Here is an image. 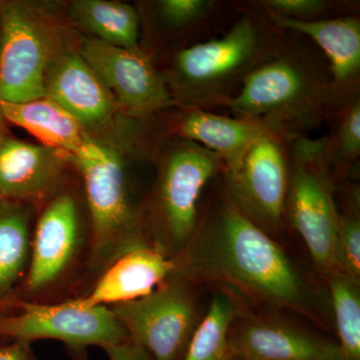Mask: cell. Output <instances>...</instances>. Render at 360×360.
I'll use <instances>...</instances> for the list:
<instances>
[{
    "label": "cell",
    "mask_w": 360,
    "mask_h": 360,
    "mask_svg": "<svg viewBox=\"0 0 360 360\" xmlns=\"http://www.w3.org/2000/svg\"><path fill=\"white\" fill-rule=\"evenodd\" d=\"M172 259L169 279L219 281L259 302L316 319L309 288L285 251L229 195Z\"/></svg>",
    "instance_id": "6da1fadb"
},
{
    "label": "cell",
    "mask_w": 360,
    "mask_h": 360,
    "mask_svg": "<svg viewBox=\"0 0 360 360\" xmlns=\"http://www.w3.org/2000/svg\"><path fill=\"white\" fill-rule=\"evenodd\" d=\"M220 108L234 117L260 120L286 141L336 117L345 106L328 66L311 49L285 37L276 56L250 72Z\"/></svg>",
    "instance_id": "7a4b0ae2"
},
{
    "label": "cell",
    "mask_w": 360,
    "mask_h": 360,
    "mask_svg": "<svg viewBox=\"0 0 360 360\" xmlns=\"http://www.w3.org/2000/svg\"><path fill=\"white\" fill-rule=\"evenodd\" d=\"M284 39L264 7L252 4L220 39L177 51L168 87L180 106L220 108L250 72L276 56Z\"/></svg>",
    "instance_id": "3957f363"
},
{
    "label": "cell",
    "mask_w": 360,
    "mask_h": 360,
    "mask_svg": "<svg viewBox=\"0 0 360 360\" xmlns=\"http://www.w3.org/2000/svg\"><path fill=\"white\" fill-rule=\"evenodd\" d=\"M70 161L84 177L91 219L87 266L99 276L125 253L153 245L130 198L120 153L87 136Z\"/></svg>",
    "instance_id": "277c9868"
},
{
    "label": "cell",
    "mask_w": 360,
    "mask_h": 360,
    "mask_svg": "<svg viewBox=\"0 0 360 360\" xmlns=\"http://www.w3.org/2000/svg\"><path fill=\"white\" fill-rule=\"evenodd\" d=\"M328 136L286 139L288 176L286 217L309 248L315 266L326 276L338 271L336 238L340 213L326 148Z\"/></svg>",
    "instance_id": "5b68a950"
},
{
    "label": "cell",
    "mask_w": 360,
    "mask_h": 360,
    "mask_svg": "<svg viewBox=\"0 0 360 360\" xmlns=\"http://www.w3.org/2000/svg\"><path fill=\"white\" fill-rule=\"evenodd\" d=\"M177 141L161 163L155 196L153 245L168 258L176 257L191 243L200 224L201 193L224 169L212 151L196 142Z\"/></svg>",
    "instance_id": "8992f818"
},
{
    "label": "cell",
    "mask_w": 360,
    "mask_h": 360,
    "mask_svg": "<svg viewBox=\"0 0 360 360\" xmlns=\"http://www.w3.org/2000/svg\"><path fill=\"white\" fill-rule=\"evenodd\" d=\"M58 46L53 26L32 6L0 4V101L26 103L45 96V75Z\"/></svg>",
    "instance_id": "52a82bcc"
},
{
    "label": "cell",
    "mask_w": 360,
    "mask_h": 360,
    "mask_svg": "<svg viewBox=\"0 0 360 360\" xmlns=\"http://www.w3.org/2000/svg\"><path fill=\"white\" fill-rule=\"evenodd\" d=\"M18 312H0V338L13 340H56L75 354L89 347L106 348L127 342V331L108 307H86L79 297L46 304L16 300Z\"/></svg>",
    "instance_id": "ba28073f"
},
{
    "label": "cell",
    "mask_w": 360,
    "mask_h": 360,
    "mask_svg": "<svg viewBox=\"0 0 360 360\" xmlns=\"http://www.w3.org/2000/svg\"><path fill=\"white\" fill-rule=\"evenodd\" d=\"M108 307L129 342L151 360H181L196 328L193 296L179 279H168L148 295Z\"/></svg>",
    "instance_id": "9c48e42d"
},
{
    "label": "cell",
    "mask_w": 360,
    "mask_h": 360,
    "mask_svg": "<svg viewBox=\"0 0 360 360\" xmlns=\"http://www.w3.org/2000/svg\"><path fill=\"white\" fill-rule=\"evenodd\" d=\"M222 174L227 195L248 219L267 233L281 231L290 176L285 141L276 134L258 139Z\"/></svg>",
    "instance_id": "30bf717a"
},
{
    "label": "cell",
    "mask_w": 360,
    "mask_h": 360,
    "mask_svg": "<svg viewBox=\"0 0 360 360\" xmlns=\"http://www.w3.org/2000/svg\"><path fill=\"white\" fill-rule=\"evenodd\" d=\"M79 54L127 115L148 117L180 106L165 77L142 49L129 51L94 37L84 40Z\"/></svg>",
    "instance_id": "8fae6325"
},
{
    "label": "cell",
    "mask_w": 360,
    "mask_h": 360,
    "mask_svg": "<svg viewBox=\"0 0 360 360\" xmlns=\"http://www.w3.org/2000/svg\"><path fill=\"white\" fill-rule=\"evenodd\" d=\"M79 243L77 202L70 194H58L35 226L23 281L26 292L35 295L58 283L75 262Z\"/></svg>",
    "instance_id": "7c38bea8"
},
{
    "label": "cell",
    "mask_w": 360,
    "mask_h": 360,
    "mask_svg": "<svg viewBox=\"0 0 360 360\" xmlns=\"http://www.w3.org/2000/svg\"><path fill=\"white\" fill-rule=\"evenodd\" d=\"M70 155L44 144L0 134V196L23 205L58 195Z\"/></svg>",
    "instance_id": "4fadbf2b"
},
{
    "label": "cell",
    "mask_w": 360,
    "mask_h": 360,
    "mask_svg": "<svg viewBox=\"0 0 360 360\" xmlns=\"http://www.w3.org/2000/svg\"><path fill=\"white\" fill-rule=\"evenodd\" d=\"M236 319L229 336L233 360H341L338 342L307 329L274 319Z\"/></svg>",
    "instance_id": "5bb4252c"
},
{
    "label": "cell",
    "mask_w": 360,
    "mask_h": 360,
    "mask_svg": "<svg viewBox=\"0 0 360 360\" xmlns=\"http://www.w3.org/2000/svg\"><path fill=\"white\" fill-rule=\"evenodd\" d=\"M45 96L70 113L85 131L106 125L120 108L79 52L63 51L52 59L45 75Z\"/></svg>",
    "instance_id": "9a60e30c"
},
{
    "label": "cell",
    "mask_w": 360,
    "mask_h": 360,
    "mask_svg": "<svg viewBox=\"0 0 360 360\" xmlns=\"http://www.w3.org/2000/svg\"><path fill=\"white\" fill-rule=\"evenodd\" d=\"M266 13L279 30L309 37L326 54L333 89L343 106L359 96L356 91L360 75L359 18L345 15L317 20H297Z\"/></svg>",
    "instance_id": "2e32d148"
},
{
    "label": "cell",
    "mask_w": 360,
    "mask_h": 360,
    "mask_svg": "<svg viewBox=\"0 0 360 360\" xmlns=\"http://www.w3.org/2000/svg\"><path fill=\"white\" fill-rule=\"evenodd\" d=\"M172 258L155 246H142L118 257L99 274L89 295L79 300L86 307H110L148 295L167 283L174 272Z\"/></svg>",
    "instance_id": "e0dca14e"
},
{
    "label": "cell",
    "mask_w": 360,
    "mask_h": 360,
    "mask_svg": "<svg viewBox=\"0 0 360 360\" xmlns=\"http://www.w3.org/2000/svg\"><path fill=\"white\" fill-rule=\"evenodd\" d=\"M184 108L175 122V134L214 153L224 168L236 163L258 139L274 134L260 120L229 117L201 108Z\"/></svg>",
    "instance_id": "ac0fdd59"
},
{
    "label": "cell",
    "mask_w": 360,
    "mask_h": 360,
    "mask_svg": "<svg viewBox=\"0 0 360 360\" xmlns=\"http://www.w3.org/2000/svg\"><path fill=\"white\" fill-rule=\"evenodd\" d=\"M6 122L25 129L44 146L73 155L89 136L77 120L47 96L26 103L0 101Z\"/></svg>",
    "instance_id": "d6986e66"
},
{
    "label": "cell",
    "mask_w": 360,
    "mask_h": 360,
    "mask_svg": "<svg viewBox=\"0 0 360 360\" xmlns=\"http://www.w3.org/2000/svg\"><path fill=\"white\" fill-rule=\"evenodd\" d=\"M26 205L0 200V311L15 302L14 292L30 264L32 238Z\"/></svg>",
    "instance_id": "ffe728a7"
},
{
    "label": "cell",
    "mask_w": 360,
    "mask_h": 360,
    "mask_svg": "<svg viewBox=\"0 0 360 360\" xmlns=\"http://www.w3.org/2000/svg\"><path fill=\"white\" fill-rule=\"evenodd\" d=\"M70 14L94 39L129 51L141 49L139 16L129 4L110 0H77L71 2Z\"/></svg>",
    "instance_id": "44dd1931"
},
{
    "label": "cell",
    "mask_w": 360,
    "mask_h": 360,
    "mask_svg": "<svg viewBox=\"0 0 360 360\" xmlns=\"http://www.w3.org/2000/svg\"><path fill=\"white\" fill-rule=\"evenodd\" d=\"M239 316V307L231 295L213 296L205 319L196 326L181 360H233L229 331Z\"/></svg>",
    "instance_id": "7402d4cb"
},
{
    "label": "cell",
    "mask_w": 360,
    "mask_h": 360,
    "mask_svg": "<svg viewBox=\"0 0 360 360\" xmlns=\"http://www.w3.org/2000/svg\"><path fill=\"white\" fill-rule=\"evenodd\" d=\"M341 360H360L359 279L340 271L328 276Z\"/></svg>",
    "instance_id": "603a6c76"
},
{
    "label": "cell",
    "mask_w": 360,
    "mask_h": 360,
    "mask_svg": "<svg viewBox=\"0 0 360 360\" xmlns=\"http://www.w3.org/2000/svg\"><path fill=\"white\" fill-rule=\"evenodd\" d=\"M335 134L328 139L326 155L333 176L352 168L360 156V99L355 96L340 111Z\"/></svg>",
    "instance_id": "cb8c5ba5"
},
{
    "label": "cell",
    "mask_w": 360,
    "mask_h": 360,
    "mask_svg": "<svg viewBox=\"0 0 360 360\" xmlns=\"http://www.w3.org/2000/svg\"><path fill=\"white\" fill-rule=\"evenodd\" d=\"M336 259L338 271L360 278V220L359 212L340 214Z\"/></svg>",
    "instance_id": "d4e9b609"
},
{
    "label": "cell",
    "mask_w": 360,
    "mask_h": 360,
    "mask_svg": "<svg viewBox=\"0 0 360 360\" xmlns=\"http://www.w3.org/2000/svg\"><path fill=\"white\" fill-rule=\"evenodd\" d=\"M217 2L212 0H161L158 13L168 26L186 28L205 20L214 11Z\"/></svg>",
    "instance_id": "484cf974"
},
{
    "label": "cell",
    "mask_w": 360,
    "mask_h": 360,
    "mask_svg": "<svg viewBox=\"0 0 360 360\" xmlns=\"http://www.w3.org/2000/svg\"><path fill=\"white\" fill-rule=\"evenodd\" d=\"M259 4L269 13L297 20H322L330 7L323 0H264Z\"/></svg>",
    "instance_id": "4316f807"
},
{
    "label": "cell",
    "mask_w": 360,
    "mask_h": 360,
    "mask_svg": "<svg viewBox=\"0 0 360 360\" xmlns=\"http://www.w3.org/2000/svg\"><path fill=\"white\" fill-rule=\"evenodd\" d=\"M0 360H37L32 343L13 340L9 345L0 347Z\"/></svg>",
    "instance_id": "83f0119b"
},
{
    "label": "cell",
    "mask_w": 360,
    "mask_h": 360,
    "mask_svg": "<svg viewBox=\"0 0 360 360\" xmlns=\"http://www.w3.org/2000/svg\"><path fill=\"white\" fill-rule=\"evenodd\" d=\"M106 354L110 360H151L149 355L141 348L135 347L132 343L124 342L106 348Z\"/></svg>",
    "instance_id": "f1b7e54d"
},
{
    "label": "cell",
    "mask_w": 360,
    "mask_h": 360,
    "mask_svg": "<svg viewBox=\"0 0 360 360\" xmlns=\"http://www.w3.org/2000/svg\"><path fill=\"white\" fill-rule=\"evenodd\" d=\"M4 122H6V120H4V116H2L1 111H0V134H1L2 132H4Z\"/></svg>",
    "instance_id": "f546056e"
},
{
    "label": "cell",
    "mask_w": 360,
    "mask_h": 360,
    "mask_svg": "<svg viewBox=\"0 0 360 360\" xmlns=\"http://www.w3.org/2000/svg\"><path fill=\"white\" fill-rule=\"evenodd\" d=\"M0 200H2L1 196H0Z\"/></svg>",
    "instance_id": "4dcf8cb0"
}]
</instances>
